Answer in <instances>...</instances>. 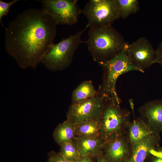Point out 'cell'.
<instances>
[{"label":"cell","mask_w":162,"mask_h":162,"mask_svg":"<svg viewBox=\"0 0 162 162\" xmlns=\"http://www.w3.org/2000/svg\"><path fill=\"white\" fill-rule=\"evenodd\" d=\"M47 162H70L63 158L58 153L52 151L48 154Z\"/></svg>","instance_id":"cell-22"},{"label":"cell","mask_w":162,"mask_h":162,"mask_svg":"<svg viewBox=\"0 0 162 162\" xmlns=\"http://www.w3.org/2000/svg\"><path fill=\"white\" fill-rule=\"evenodd\" d=\"M56 26L42 8L26 10L5 28V50L20 68L35 69L54 44Z\"/></svg>","instance_id":"cell-1"},{"label":"cell","mask_w":162,"mask_h":162,"mask_svg":"<svg viewBox=\"0 0 162 162\" xmlns=\"http://www.w3.org/2000/svg\"><path fill=\"white\" fill-rule=\"evenodd\" d=\"M59 153L64 159L70 162H76L81 156L74 140L61 145Z\"/></svg>","instance_id":"cell-19"},{"label":"cell","mask_w":162,"mask_h":162,"mask_svg":"<svg viewBox=\"0 0 162 162\" xmlns=\"http://www.w3.org/2000/svg\"><path fill=\"white\" fill-rule=\"evenodd\" d=\"M145 162H162V147L159 145L151 150Z\"/></svg>","instance_id":"cell-20"},{"label":"cell","mask_w":162,"mask_h":162,"mask_svg":"<svg viewBox=\"0 0 162 162\" xmlns=\"http://www.w3.org/2000/svg\"><path fill=\"white\" fill-rule=\"evenodd\" d=\"M82 13L86 17L89 27L111 25L120 18L116 0H90L82 10Z\"/></svg>","instance_id":"cell-6"},{"label":"cell","mask_w":162,"mask_h":162,"mask_svg":"<svg viewBox=\"0 0 162 162\" xmlns=\"http://www.w3.org/2000/svg\"><path fill=\"white\" fill-rule=\"evenodd\" d=\"M76 136L97 138L100 136L99 121L88 120L74 125Z\"/></svg>","instance_id":"cell-17"},{"label":"cell","mask_w":162,"mask_h":162,"mask_svg":"<svg viewBox=\"0 0 162 162\" xmlns=\"http://www.w3.org/2000/svg\"><path fill=\"white\" fill-rule=\"evenodd\" d=\"M156 50L157 53V63L159 64L162 68V42L159 44Z\"/></svg>","instance_id":"cell-24"},{"label":"cell","mask_w":162,"mask_h":162,"mask_svg":"<svg viewBox=\"0 0 162 162\" xmlns=\"http://www.w3.org/2000/svg\"><path fill=\"white\" fill-rule=\"evenodd\" d=\"M42 9L50 15L57 25H72L76 24L82 10L77 0H38Z\"/></svg>","instance_id":"cell-7"},{"label":"cell","mask_w":162,"mask_h":162,"mask_svg":"<svg viewBox=\"0 0 162 162\" xmlns=\"http://www.w3.org/2000/svg\"><path fill=\"white\" fill-rule=\"evenodd\" d=\"M155 134L158 133L154 132L139 117L130 122L126 135L132 146Z\"/></svg>","instance_id":"cell-13"},{"label":"cell","mask_w":162,"mask_h":162,"mask_svg":"<svg viewBox=\"0 0 162 162\" xmlns=\"http://www.w3.org/2000/svg\"><path fill=\"white\" fill-rule=\"evenodd\" d=\"M132 146L126 135L104 143L103 152L110 162H123L130 155Z\"/></svg>","instance_id":"cell-11"},{"label":"cell","mask_w":162,"mask_h":162,"mask_svg":"<svg viewBox=\"0 0 162 162\" xmlns=\"http://www.w3.org/2000/svg\"><path fill=\"white\" fill-rule=\"evenodd\" d=\"M96 162H110V161L103 152L96 158Z\"/></svg>","instance_id":"cell-25"},{"label":"cell","mask_w":162,"mask_h":162,"mask_svg":"<svg viewBox=\"0 0 162 162\" xmlns=\"http://www.w3.org/2000/svg\"><path fill=\"white\" fill-rule=\"evenodd\" d=\"M120 103L113 98L104 97V107L99 121L100 137L104 142L126 135L131 122L130 113L121 108Z\"/></svg>","instance_id":"cell-3"},{"label":"cell","mask_w":162,"mask_h":162,"mask_svg":"<svg viewBox=\"0 0 162 162\" xmlns=\"http://www.w3.org/2000/svg\"><path fill=\"white\" fill-rule=\"evenodd\" d=\"M89 28L87 25L82 30L58 43L54 44L42 58L40 63L47 69L52 71L64 70L71 64L74 54L80 44L85 42L81 36Z\"/></svg>","instance_id":"cell-5"},{"label":"cell","mask_w":162,"mask_h":162,"mask_svg":"<svg viewBox=\"0 0 162 162\" xmlns=\"http://www.w3.org/2000/svg\"><path fill=\"white\" fill-rule=\"evenodd\" d=\"M89 28L85 43L94 60L98 64L118 53L128 43L112 25Z\"/></svg>","instance_id":"cell-2"},{"label":"cell","mask_w":162,"mask_h":162,"mask_svg":"<svg viewBox=\"0 0 162 162\" xmlns=\"http://www.w3.org/2000/svg\"><path fill=\"white\" fill-rule=\"evenodd\" d=\"M120 18L125 19L130 15L136 13L139 10L137 0H116Z\"/></svg>","instance_id":"cell-18"},{"label":"cell","mask_w":162,"mask_h":162,"mask_svg":"<svg viewBox=\"0 0 162 162\" xmlns=\"http://www.w3.org/2000/svg\"><path fill=\"white\" fill-rule=\"evenodd\" d=\"M95 96L79 103L70 105L67 120L74 124L88 120L99 121L104 106V97L98 91Z\"/></svg>","instance_id":"cell-8"},{"label":"cell","mask_w":162,"mask_h":162,"mask_svg":"<svg viewBox=\"0 0 162 162\" xmlns=\"http://www.w3.org/2000/svg\"><path fill=\"white\" fill-rule=\"evenodd\" d=\"M18 1L14 0L7 3L0 0V21L2 26L3 25L2 22V17L7 14L11 6Z\"/></svg>","instance_id":"cell-21"},{"label":"cell","mask_w":162,"mask_h":162,"mask_svg":"<svg viewBox=\"0 0 162 162\" xmlns=\"http://www.w3.org/2000/svg\"><path fill=\"white\" fill-rule=\"evenodd\" d=\"M53 137L59 145L74 140L76 137L74 124L67 120L59 124L55 129Z\"/></svg>","instance_id":"cell-16"},{"label":"cell","mask_w":162,"mask_h":162,"mask_svg":"<svg viewBox=\"0 0 162 162\" xmlns=\"http://www.w3.org/2000/svg\"><path fill=\"white\" fill-rule=\"evenodd\" d=\"M125 48L114 56L99 64L102 67L103 74L102 85L98 91L104 97L113 98L121 102L116 89L118 78L122 75L131 71H144L135 65L128 57Z\"/></svg>","instance_id":"cell-4"},{"label":"cell","mask_w":162,"mask_h":162,"mask_svg":"<svg viewBox=\"0 0 162 162\" xmlns=\"http://www.w3.org/2000/svg\"><path fill=\"white\" fill-rule=\"evenodd\" d=\"M90 80L81 82L73 90L71 96L72 104H75L96 96L98 93Z\"/></svg>","instance_id":"cell-15"},{"label":"cell","mask_w":162,"mask_h":162,"mask_svg":"<svg viewBox=\"0 0 162 162\" xmlns=\"http://www.w3.org/2000/svg\"><path fill=\"white\" fill-rule=\"evenodd\" d=\"M140 117L156 133L162 132V99L148 101L138 109Z\"/></svg>","instance_id":"cell-10"},{"label":"cell","mask_w":162,"mask_h":162,"mask_svg":"<svg viewBox=\"0 0 162 162\" xmlns=\"http://www.w3.org/2000/svg\"><path fill=\"white\" fill-rule=\"evenodd\" d=\"M74 141L81 156L91 155L96 158L103 153L104 142L100 137L83 138L76 136Z\"/></svg>","instance_id":"cell-14"},{"label":"cell","mask_w":162,"mask_h":162,"mask_svg":"<svg viewBox=\"0 0 162 162\" xmlns=\"http://www.w3.org/2000/svg\"><path fill=\"white\" fill-rule=\"evenodd\" d=\"M96 158L91 155L80 156L76 162H96Z\"/></svg>","instance_id":"cell-23"},{"label":"cell","mask_w":162,"mask_h":162,"mask_svg":"<svg viewBox=\"0 0 162 162\" xmlns=\"http://www.w3.org/2000/svg\"><path fill=\"white\" fill-rule=\"evenodd\" d=\"M160 134H155L132 146L131 153L123 162H145L150 151L160 145Z\"/></svg>","instance_id":"cell-12"},{"label":"cell","mask_w":162,"mask_h":162,"mask_svg":"<svg viewBox=\"0 0 162 162\" xmlns=\"http://www.w3.org/2000/svg\"><path fill=\"white\" fill-rule=\"evenodd\" d=\"M126 51L132 62L143 71L157 63L156 50L145 37H140L132 43L128 44Z\"/></svg>","instance_id":"cell-9"}]
</instances>
